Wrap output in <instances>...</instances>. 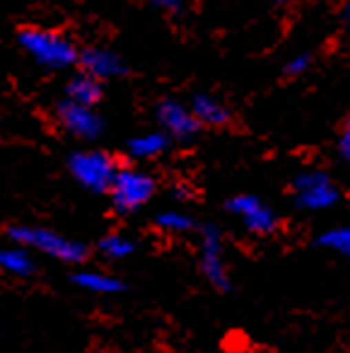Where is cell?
I'll use <instances>...</instances> for the list:
<instances>
[{
	"label": "cell",
	"instance_id": "cell-1",
	"mask_svg": "<svg viewBox=\"0 0 350 353\" xmlns=\"http://www.w3.org/2000/svg\"><path fill=\"white\" fill-rule=\"evenodd\" d=\"M17 41L25 49L34 63L44 65L49 70H63L70 68L80 61V54L75 44L65 34L54 30H41V27H25L17 34Z\"/></svg>",
	"mask_w": 350,
	"mask_h": 353
},
{
	"label": "cell",
	"instance_id": "cell-2",
	"mask_svg": "<svg viewBox=\"0 0 350 353\" xmlns=\"http://www.w3.org/2000/svg\"><path fill=\"white\" fill-rule=\"evenodd\" d=\"M8 237L15 245L27 247V250H37L41 254L51 256V259L63 261V264H80L88 256V247L83 242H75L70 237L61 235V232L49 230V228L10 225L8 228Z\"/></svg>",
	"mask_w": 350,
	"mask_h": 353
},
{
	"label": "cell",
	"instance_id": "cell-3",
	"mask_svg": "<svg viewBox=\"0 0 350 353\" xmlns=\"http://www.w3.org/2000/svg\"><path fill=\"white\" fill-rule=\"evenodd\" d=\"M68 170L80 187H85L88 192L102 194L112 189L119 167L114 157L102 150H78L68 157Z\"/></svg>",
	"mask_w": 350,
	"mask_h": 353
},
{
	"label": "cell",
	"instance_id": "cell-4",
	"mask_svg": "<svg viewBox=\"0 0 350 353\" xmlns=\"http://www.w3.org/2000/svg\"><path fill=\"white\" fill-rule=\"evenodd\" d=\"M109 196H112V203L119 213H133L155 196V179L141 170L123 167L114 176Z\"/></svg>",
	"mask_w": 350,
	"mask_h": 353
},
{
	"label": "cell",
	"instance_id": "cell-5",
	"mask_svg": "<svg viewBox=\"0 0 350 353\" xmlns=\"http://www.w3.org/2000/svg\"><path fill=\"white\" fill-rule=\"evenodd\" d=\"M295 201L300 208L307 211H326L338 201V189L331 182V176L326 172L311 170V172H302L295 179Z\"/></svg>",
	"mask_w": 350,
	"mask_h": 353
},
{
	"label": "cell",
	"instance_id": "cell-6",
	"mask_svg": "<svg viewBox=\"0 0 350 353\" xmlns=\"http://www.w3.org/2000/svg\"><path fill=\"white\" fill-rule=\"evenodd\" d=\"M198 264L203 276L208 279V283L218 290L229 288V274L227 264H225V247H223V235L215 225H205L200 230V256Z\"/></svg>",
	"mask_w": 350,
	"mask_h": 353
},
{
	"label": "cell",
	"instance_id": "cell-7",
	"mask_svg": "<svg viewBox=\"0 0 350 353\" xmlns=\"http://www.w3.org/2000/svg\"><path fill=\"white\" fill-rule=\"evenodd\" d=\"M56 119L70 136L83 138V141H94L104 133V119L94 112V107L75 104L70 99H63L56 107Z\"/></svg>",
	"mask_w": 350,
	"mask_h": 353
},
{
	"label": "cell",
	"instance_id": "cell-8",
	"mask_svg": "<svg viewBox=\"0 0 350 353\" xmlns=\"http://www.w3.org/2000/svg\"><path fill=\"white\" fill-rule=\"evenodd\" d=\"M227 211L232 213L249 232H254V235H271L278 225L276 213L263 201H258L256 196H249V194L234 196L232 201L227 203Z\"/></svg>",
	"mask_w": 350,
	"mask_h": 353
},
{
	"label": "cell",
	"instance_id": "cell-9",
	"mask_svg": "<svg viewBox=\"0 0 350 353\" xmlns=\"http://www.w3.org/2000/svg\"><path fill=\"white\" fill-rule=\"evenodd\" d=\"M157 121H160L162 131L167 136L179 138V141L196 136V131L200 126L196 114L186 104L176 102V99H165V102L157 104Z\"/></svg>",
	"mask_w": 350,
	"mask_h": 353
},
{
	"label": "cell",
	"instance_id": "cell-10",
	"mask_svg": "<svg viewBox=\"0 0 350 353\" xmlns=\"http://www.w3.org/2000/svg\"><path fill=\"white\" fill-rule=\"evenodd\" d=\"M80 65H83V73L92 75L97 80H107V78H116L126 70L121 56H116L109 49H88L80 54Z\"/></svg>",
	"mask_w": 350,
	"mask_h": 353
},
{
	"label": "cell",
	"instance_id": "cell-11",
	"mask_svg": "<svg viewBox=\"0 0 350 353\" xmlns=\"http://www.w3.org/2000/svg\"><path fill=\"white\" fill-rule=\"evenodd\" d=\"M65 99L75 104H85V107H94L102 99V85L92 75L80 73L70 78L68 85H65Z\"/></svg>",
	"mask_w": 350,
	"mask_h": 353
},
{
	"label": "cell",
	"instance_id": "cell-12",
	"mask_svg": "<svg viewBox=\"0 0 350 353\" xmlns=\"http://www.w3.org/2000/svg\"><path fill=\"white\" fill-rule=\"evenodd\" d=\"M73 283L78 288L88 290V293L97 295H112L123 290V281L112 274H104V271H80V274L73 276Z\"/></svg>",
	"mask_w": 350,
	"mask_h": 353
},
{
	"label": "cell",
	"instance_id": "cell-13",
	"mask_svg": "<svg viewBox=\"0 0 350 353\" xmlns=\"http://www.w3.org/2000/svg\"><path fill=\"white\" fill-rule=\"evenodd\" d=\"M0 271L10 276H20V279H27V276L34 274V259H32L30 250L27 247H3L0 250Z\"/></svg>",
	"mask_w": 350,
	"mask_h": 353
},
{
	"label": "cell",
	"instance_id": "cell-14",
	"mask_svg": "<svg viewBox=\"0 0 350 353\" xmlns=\"http://www.w3.org/2000/svg\"><path fill=\"white\" fill-rule=\"evenodd\" d=\"M191 112L196 114L198 123H208V126H223L229 119V112L225 109V104L220 99L210 97V94H196Z\"/></svg>",
	"mask_w": 350,
	"mask_h": 353
},
{
	"label": "cell",
	"instance_id": "cell-15",
	"mask_svg": "<svg viewBox=\"0 0 350 353\" xmlns=\"http://www.w3.org/2000/svg\"><path fill=\"white\" fill-rule=\"evenodd\" d=\"M167 145H169V138H167L165 131H150L131 138L128 152H131V157H138V160H150V157L162 155L167 150Z\"/></svg>",
	"mask_w": 350,
	"mask_h": 353
},
{
	"label": "cell",
	"instance_id": "cell-16",
	"mask_svg": "<svg viewBox=\"0 0 350 353\" xmlns=\"http://www.w3.org/2000/svg\"><path fill=\"white\" fill-rule=\"evenodd\" d=\"M99 254L104 256V259H112V261H121L126 259V256H131L133 252H136V242L131 240V237L121 235V232H112V235L102 237L97 245Z\"/></svg>",
	"mask_w": 350,
	"mask_h": 353
},
{
	"label": "cell",
	"instance_id": "cell-17",
	"mask_svg": "<svg viewBox=\"0 0 350 353\" xmlns=\"http://www.w3.org/2000/svg\"><path fill=\"white\" fill-rule=\"evenodd\" d=\"M155 223L160 230L169 232V235H181V232L194 230V218L181 211H162L160 216L155 218Z\"/></svg>",
	"mask_w": 350,
	"mask_h": 353
},
{
	"label": "cell",
	"instance_id": "cell-18",
	"mask_svg": "<svg viewBox=\"0 0 350 353\" xmlns=\"http://www.w3.org/2000/svg\"><path fill=\"white\" fill-rule=\"evenodd\" d=\"M319 245L350 261V228H331L319 237Z\"/></svg>",
	"mask_w": 350,
	"mask_h": 353
},
{
	"label": "cell",
	"instance_id": "cell-19",
	"mask_svg": "<svg viewBox=\"0 0 350 353\" xmlns=\"http://www.w3.org/2000/svg\"><path fill=\"white\" fill-rule=\"evenodd\" d=\"M309 63H311L309 56H307V54H300V56H295V59L287 61L285 73H287V75H302L307 68H309Z\"/></svg>",
	"mask_w": 350,
	"mask_h": 353
},
{
	"label": "cell",
	"instance_id": "cell-20",
	"mask_svg": "<svg viewBox=\"0 0 350 353\" xmlns=\"http://www.w3.org/2000/svg\"><path fill=\"white\" fill-rule=\"evenodd\" d=\"M338 150H340V157L345 162H350V121L345 123L343 133H340V141H338Z\"/></svg>",
	"mask_w": 350,
	"mask_h": 353
},
{
	"label": "cell",
	"instance_id": "cell-21",
	"mask_svg": "<svg viewBox=\"0 0 350 353\" xmlns=\"http://www.w3.org/2000/svg\"><path fill=\"white\" fill-rule=\"evenodd\" d=\"M150 3L157 10L165 12H181V8H184V0H150Z\"/></svg>",
	"mask_w": 350,
	"mask_h": 353
},
{
	"label": "cell",
	"instance_id": "cell-22",
	"mask_svg": "<svg viewBox=\"0 0 350 353\" xmlns=\"http://www.w3.org/2000/svg\"><path fill=\"white\" fill-rule=\"evenodd\" d=\"M345 22H348V30H350V8L345 10Z\"/></svg>",
	"mask_w": 350,
	"mask_h": 353
}]
</instances>
